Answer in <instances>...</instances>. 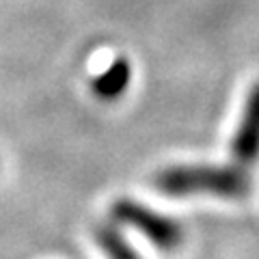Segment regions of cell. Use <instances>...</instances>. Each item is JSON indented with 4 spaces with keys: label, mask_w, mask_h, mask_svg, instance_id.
<instances>
[{
    "label": "cell",
    "mask_w": 259,
    "mask_h": 259,
    "mask_svg": "<svg viewBox=\"0 0 259 259\" xmlns=\"http://www.w3.org/2000/svg\"><path fill=\"white\" fill-rule=\"evenodd\" d=\"M156 188L166 197L209 194L221 199H242L250 192V177L242 166L229 164H175L153 177Z\"/></svg>",
    "instance_id": "obj_1"
},
{
    "label": "cell",
    "mask_w": 259,
    "mask_h": 259,
    "mask_svg": "<svg viewBox=\"0 0 259 259\" xmlns=\"http://www.w3.org/2000/svg\"><path fill=\"white\" fill-rule=\"evenodd\" d=\"M110 214L117 225L139 231L160 250H175L184 242V229L175 218H168L134 199H117Z\"/></svg>",
    "instance_id": "obj_2"
},
{
    "label": "cell",
    "mask_w": 259,
    "mask_h": 259,
    "mask_svg": "<svg viewBox=\"0 0 259 259\" xmlns=\"http://www.w3.org/2000/svg\"><path fill=\"white\" fill-rule=\"evenodd\" d=\"M231 156L240 166H250L259 160V82L253 84L246 97L231 141Z\"/></svg>",
    "instance_id": "obj_3"
},
{
    "label": "cell",
    "mask_w": 259,
    "mask_h": 259,
    "mask_svg": "<svg viewBox=\"0 0 259 259\" xmlns=\"http://www.w3.org/2000/svg\"><path fill=\"white\" fill-rule=\"evenodd\" d=\"M130 80H132V67H130V61L123 59V56H119V59L112 61L108 67L93 80L91 89L100 100L110 102V100H117V97H121L127 91Z\"/></svg>",
    "instance_id": "obj_4"
},
{
    "label": "cell",
    "mask_w": 259,
    "mask_h": 259,
    "mask_svg": "<svg viewBox=\"0 0 259 259\" xmlns=\"http://www.w3.org/2000/svg\"><path fill=\"white\" fill-rule=\"evenodd\" d=\"M95 242L108 259H141V255L127 242V238L123 236V231L119 229V225L115 221L97 227Z\"/></svg>",
    "instance_id": "obj_5"
}]
</instances>
